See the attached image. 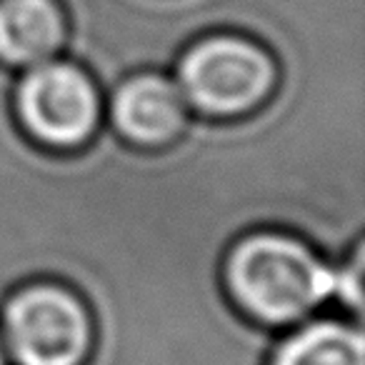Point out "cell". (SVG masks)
<instances>
[{"label": "cell", "instance_id": "cell-1", "mask_svg": "<svg viewBox=\"0 0 365 365\" xmlns=\"http://www.w3.org/2000/svg\"><path fill=\"white\" fill-rule=\"evenodd\" d=\"M223 288L253 323L293 328L335 298V265L325 263L308 240L263 228L230 243Z\"/></svg>", "mask_w": 365, "mask_h": 365}, {"label": "cell", "instance_id": "cell-2", "mask_svg": "<svg viewBox=\"0 0 365 365\" xmlns=\"http://www.w3.org/2000/svg\"><path fill=\"white\" fill-rule=\"evenodd\" d=\"M170 76L193 118L240 123L278 96L283 68L258 38L220 31L190 41L178 53Z\"/></svg>", "mask_w": 365, "mask_h": 365}, {"label": "cell", "instance_id": "cell-3", "mask_svg": "<svg viewBox=\"0 0 365 365\" xmlns=\"http://www.w3.org/2000/svg\"><path fill=\"white\" fill-rule=\"evenodd\" d=\"M11 110L31 145L73 155L91 148L106 128V93L86 66L58 56L16 73Z\"/></svg>", "mask_w": 365, "mask_h": 365}, {"label": "cell", "instance_id": "cell-4", "mask_svg": "<svg viewBox=\"0 0 365 365\" xmlns=\"http://www.w3.org/2000/svg\"><path fill=\"white\" fill-rule=\"evenodd\" d=\"M0 340L16 365H86L96 345V320L71 285L31 280L3 303Z\"/></svg>", "mask_w": 365, "mask_h": 365}, {"label": "cell", "instance_id": "cell-5", "mask_svg": "<svg viewBox=\"0 0 365 365\" xmlns=\"http://www.w3.org/2000/svg\"><path fill=\"white\" fill-rule=\"evenodd\" d=\"M193 115L170 73L135 71L106 96V125L128 148L160 153L185 138Z\"/></svg>", "mask_w": 365, "mask_h": 365}, {"label": "cell", "instance_id": "cell-6", "mask_svg": "<svg viewBox=\"0 0 365 365\" xmlns=\"http://www.w3.org/2000/svg\"><path fill=\"white\" fill-rule=\"evenodd\" d=\"M71 18L63 0H0V68L28 71L66 56Z\"/></svg>", "mask_w": 365, "mask_h": 365}, {"label": "cell", "instance_id": "cell-7", "mask_svg": "<svg viewBox=\"0 0 365 365\" xmlns=\"http://www.w3.org/2000/svg\"><path fill=\"white\" fill-rule=\"evenodd\" d=\"M268 365H365V340L345 320H305L293 325Z\"/></svg>", "mask_w": 365, "mask_h": 365}, {"label": "cell", "instance_id": "cell-8", "mask_svg": "<svg viewBox=\"0 0 365 365\" xmlns=\"http://www.w3.org/2000/svg\"><path fill=\"white\" fill-rule=\"evenodd\" d=\"M335 298L348 308L358 310L363 303V243H355L350 258L343 265H335Z\"/></svg>", "mask_w": 365, "mask_h": 365}, {"label": "cell", "instance_id": "cell-9", "mask_svg": "<svg viewBox=\"0 0 365 365\" xmlns=\"http://www.w3.org/2000/svg\"><path fill=\"white\" fill-rule=\"evenodd\" d=\"M0 365H8V355H6V348H3V340H0Z\"/></svg>", "mask_w": 365, "mask_h": 365}]
</instances>
